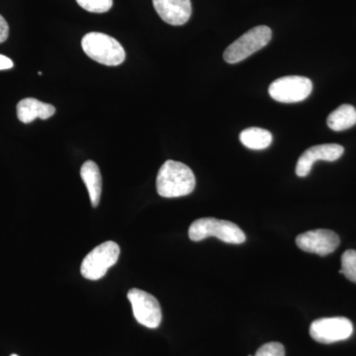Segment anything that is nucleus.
Here are the masks:
<instances>
[{
  "instance_id": "1",
  "label": "nucleus",
  "mask_w": 356,
  "mask_h": 356,
  "mask_svg": "<svg viewBox=\"0 0 356 356\" xmlns=\"http://www.w3.org/2000/svg\"><path fill=\"white\" fill-rule=\"evenodd\" d=\"M195 184L193 172L179 161H165L156 177V191L165 198L189 195L195 188Z\"/></svg>"
},
{
  "instance_id": "2",
  "label": "nucleus",
  "mask_w": 356,
  "mask_h": 356,
  "mask_svg": "<svg viewBox=\"0 0 356 356\" xmlns=\"http://www.w3.org/2000/svg\"><path fill=\"white\" fill-rule=\"evenodd\" d=\"M188 236L193 242H200L209 236H215L222 242L241 245L245 243V233L240 227L233 222L216 219V218H202L192 222L189 227Z\"/></svg>"
},
{
  "instance_id": "3",
  "label": "nucleus",
  "mask_w": 356,
  "mask_h": 356,
  "mask_svg": "<svg viewBox=\"0 0 356 356\" xmlns=\"http://www.w3.org/2000/svg\"><path fill=\"white\" fill-rule=\"evenodd\" d=\"M86 56L99 64L116 67L125 60L126 53L122 44L104 33L91 32L81 41Z\"/></svg>"
},
{
  "instance_id": "4",
  "label": "nucleus",
  "mask_w": 356,
  "mask_h": 356,
  "mask_svg": "<svg viewBox=\"0 0 356 356\" xmlns=\"http://www.w3.org/2000/svg\"><path fill=\"white\" fill-rule=\"evenodd\" d=\"M273 31L267 26H257L236 39L224 51V60L229 64H238L261 50L270 42Z\"/></svg>"
},
{
  "instance_id": "5",
  "label": "nucleus",
  "mask_w": 356,
  "mask_h": 356,
  "mask_svg": "<svg viewBox=\"0 0 356 356\" xmlns=\"http://www.w3.org/2000/svg\"><path fill=\"white\" fill-rule=\"evenodd\" d=\"M120 257V248L116 243L105 242L93 248L81 266V273L88 280H98L115 266Z\"/></svg>"
},
{
  "instance_id": "6",
  "label": "nucleus",
  "mask_w": 356,
  "mask_h": 356,
  "mask_svg": "<svg viewBox=\"0 0 356 356\" xmlns=\"http://www.w3.org/2000/svg\"><path fill=\"white\" fill-rule=\"evenodd\" d=\"M313 90V83L305 76H284L276 79L268 88L269 95L275 102L296 103L305 100Z\"/></svg>"
},
{
  "instance_id": "7",
  "label": "nucleus",
  "mask_w": 356,
  "mask_h": 356,
  "mask_svg": "<svg viewBox=\"0 0 356 356\" xmlns=\"http://www.w3.org/2000/svg\"><path fill=\"white\" fill-rule=\"evenodd\" d=\"M353 332V323L343 317L318 318L314 321L310 327L312 339L325 344L346 341Z\"/></svg>"
},
{
  "instance_id": "8",
  "label": "nucleus",
  "mask_w": 356,
  "mask_h": 356,
  "mask_svg": "<svg viewBox=\"0 0 356 356\" xmlns=\"http://www.w3.org/2000/svg\"><path fill=\"white\" fill-rule=\"evenodd\" d=\"M127 296L132 305L134 316L139 324L149 329H156L161 325L163 315L156 297L136 288L131 289Z\"/></svg>"
},
{
  "instance_id": "9",
  "label": "nucleus",
  "mask_w": 356,
  "mask_h": 356,
  "mask_svg": "<svg viewBox=\"0 0 356 356\" xmlns=\"http://www.w3.org/2000/svg\"><path fill=\"white\" fill-rule=\"evenodd\" d=\"M339 236L331 229H318L306 232L296 238V245L300 250L310 254L327 255L339 248Z\"/></svg>"
},
{
  "instance_id": "10",
  "label": "nucleus",
  "mask_w": 356,
  "mask_h": 356,
  "mask_svg": "<svg viewBox=\"0 0 356 356\" xmlns=\"http://www.w3.org/2000/svg\"><path fill=\"white\" fill-rule=\"evenodd\" d=\"M344 153L343 146L337 144L318 145L312 147L300 156L296 165V175L305 177L311 172L314 163L318 161H334Z\"/></svg>"
},
{
  "instance_id": "11",
  "label": "nucleus",
  "mask_w": 356,
  "mask_h": 356,
  "mask_svg": "<svg viewBox=\"0 0 356 356\" xmlns=\"http://www.w3.org/2000/svg\"><path fill=\"white\" fill-rule=\"evenodd\" d=\"M153 4L159 17L168 24L184 25L191 19V0H153Z\"/></svg>"
},
{
  "instance_id": "12",
  "label": "nucleus",
  "mask_w": 356,
  "mask_h": 356,
  "mask_svg": "<svg viewBox=\"0 0 356 356\" xmlns=\"http://www.w3.org/2000/svg\"><path fill=\"white\" fill-rule=\"evenodd\" d=\"M56 113L53 105L39 102L35 98H25L17 104V117L22 123L29 124L37 118L47 120Z\"/></svg>"
},
{
  "instance_id": "13",
  "label": "nucleus",
  "mask_w": 356,
  "mask_h": 356,
  "mask_svg": "<svg viewBox=\"0 0 356 356\" xmlns=\"http://www.w3.org/2000/svg\"><path fill=\"white\" fill-rule=\"evenodd\" d=\"M81 177L88 188L91 205L97 207L102 193V177L99 168L95 161H86L81 166Z\"/></svg>"
},
{
  "instance_id": "14",
  "label": "nucleus",
  "mask_w": 356,
  "mask_h": 356,
  "mask_svg": "<svg viewBox=\"0 0 356 356\" xmlns=\"http://www.w3.org/2000/svg\"><path fill=\"white\" fill-rule=\"evenodd\" d=\"M327 123L336 132L348 130L356 124V109L353 105H341L329 115Z\"/></svg>"
},
{
  "instance_id": "15",
  "label": "nucleus",
  "mask_w": 356,
  "mask_h": 356,
  "mask_svg": "<svg viewBox=\"0 0 356 356\" xmlns=\"http://www.w3.org/2000/svg\"><path fill=\"white\" fill-rule=\"evenodd\" d=\"M240 140L243 146L259 151L270 146L273 135L264 129L252 127L245 129L240 134Z\"/></svg>"
},
{
  "instance_id": "16",
  "label": "nucleus",
  "mask_w": 356,
  "mask_h": 356,
  "mask_svg": "<svg viewBox=\"0 0 356 356\" xmlns=\"http://www.w3.org/2000/svg\"><path fill=\"white\" fill-rule=\"evenodd\" d=\"M339 273L343 274L351 282L356 283V250H348L343 252Z\"/></svg>"
},
{
  "instance_id": "17",
  "label": "nucleus",
  "mask_w": 356,
  "mask_h": 356,
  "mask_svg": "<svg viewBox=\"0 0 356 356\" xmlns=\"http://www.w3.org/2000/svg\"><path fill=\"white\" fill-rule=\"evenodd\" d=\"M77 4L91 13H105L113 6V0H76Z\"/></svg>"
},
{
  "instance_id": "18",
  "label": "nucleus",
  "mask_w": 356,
  "mask_h": 356,
  "mask_svg": "<svg viewBox=\"0 0 356 356\" xmlns=\"http://www.w3.org/2000/svg\"><path fill=\"white\" fill-rule=\"evenodd\" d=\"M254 356H285V348L282 343L273 341L261 346Z\"/></svg>"
},
{
  "instance_id": "19",
  "label": "nucleus",
  "mask_w": 356,
  "mask_h": 356,
  "mask_svg": "<svg viewBox=\"0 0 356 356\" xmlns=\"http://www.w3.org/2000/svg\"><path fill=\"white\" fill-rule=\"evenodd\" d=\"M9 35V26L6 20L0 15V44L6 42L8 38Z\"/></svg>"
},
{
  "instance_id": "20",
  "label": "nucleus",
  "mask_w": 356,
  "mask_h": 356,
  "mask_svg": "<svg viewBox=\"0 0 356 356\" xmlns=\"http://www.w3.org/2000/svg\"><path fill=\"white\" fill-rule=\"evenodd\" d=\"M13 62L6 56L0 55V70L13 69Z\"/></svg>"
},
{
  "instance_id": "21",
  "label": "nucleus",
  "mask_w": 356,
  "mask_h": 356,
  "mask_svg": "<svg viewBox=\"0 0 356 356\" xmlns=\"http://www.w3.org/2000/svg\"><path fill=\"white\" fill-rule=\"evenodd\" d=\"M10 356H18L17 355H11Z\"/></svg>"
},
{
  "instance_id": "22",
  "label": "nucleus",
  "mask_w": 356,
  "mask_h": 356,
  "mask_svg": "<svg viewBox=\"0 0 356 356\" xmlns=\"http://www.w3.org/2000/svg\"><path fill=\"white\" fill-rule=\"evenodd\" d=\"M248 356H252V355H248Z\"/></svg>"
}]
</instances>
